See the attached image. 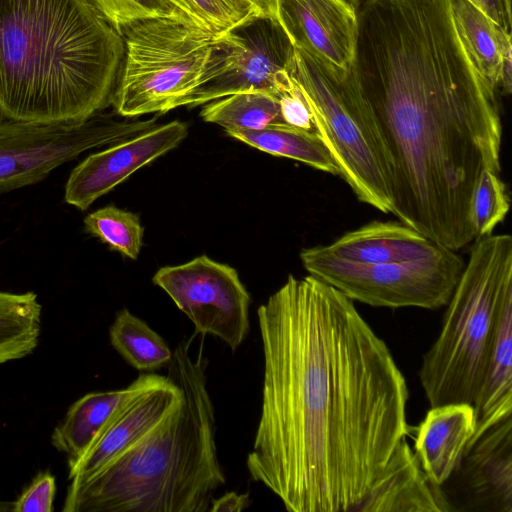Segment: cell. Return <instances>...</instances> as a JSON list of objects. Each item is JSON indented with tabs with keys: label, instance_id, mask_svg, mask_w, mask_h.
Here are the masks:
<instances>
[{
	"label": "cell",
	"instance_id": "obj_12",
	"mask_svg": "<svg viewBox=\"0 0 512 512\" xmlns=\"http://www.w3.org/2000/svg\"><path fill=\"white\" fill-rule=\"evenodd\" d=\"M187 135V125L174 120L90 154L68 177L64 192L66 203L87 210L135 171L177 147Z\"/></svg>",
	"mask_w": 512,
	"mask_h": 512
},
{
	"label": "cell",
	"instance_id": "obj_31",
	"mask_svg": "<svg viewBox=\"0 0 512 512\" xmlns=\"http://www.w3.org/2000/svg\"><path fill=\"white\" fill-rule=\"evenodd\" d=\"M293 81L291 88L276 95L282 120L287 125L316 132L311 110L298 84Z\"/></svg>",
	"mask_w": 512,
	"mask_h": 512
},
{
	"label": "cell",
	"instance_id": "obj_5",
	"mask_svg": "<svg viewBox=\"0 0 512 512\" xmlns=\"http://www.w3.org/2000/svg\"><path fill=\"white\" fill-rule=\"evenodd\" d=\"M472 244L441 331L422 358L419 379L430 407L473 406L500 315L512 300V237L491 234Z\"/></svg>",
	"mask_w": 512,
	"mask_h": 512
},
{
	"label": "cell",
	"instance_id": "obj_17",
	"mask_svg": "<svg viewBox=\"0 0 512 512\" xmlns=\"http://www.w3.org/2000/svg\"><path fill=\"white\" fill-rule=\"evenodd\" d=\"M474 430L471 404L430 407L417 428L414 452L432 484L442 486L452 476Z\"/></svg>",
	"mask_w": 512,
	"mask_h": 512
},
{
	"label": "cell",
	"instance_id": "obj_30",
	"mask_svg": "<svg viewBox=\"0 0 512 512\" xmlns=\"http://www.w3.org/2000/svg\"><path fill=\"white\" fill-rule=\"evenodd\" d=\"M55 492V477L49 471L40 472L13 502L12 512H51Z\"/></svg>",
	"mask_w": 512,
	"mask_h": 512
},
{
	"label": "cell",
	"instance_id": "obj_8",
	"mask_svg": "<svg viewBox=\"0 0 512 512\" xmlns=\"http://www.w3.org/2000/svg\"><path fill=\"white\" fill-rule=\"evenodd\" d=\"M300 259L309 275L352 301L373 307L428 310L447 305L465 265L456 251L444 247L419 260L363 264L333 257L318 245L303 249Z\"/></svg>",
	"mask_w": 512,
	"mask_h": 512
},
{
	"label": "cell",
	"instance_id": "obj_19",
	"mask_svg": "<svg viewBox=\"0 0 512 512\" xmlns=\"http://www.w3.org/2000/svg\"><path fill=\"white\" fill-rule=\"evenodd\" d=\"M161 377L153 373L141 374L124 389L91 392L79 398L53 430L52 445L67 455L68 464L75 462L126 401L154 385Z\"/></svg>",
	"mask_w": 512,
	"mask_h": 512
},
{
	"label": "cell",
	"instance_id": "obj_3",
	"mask_svg": "<svg viewBox=\"0 0 512 512\" xmlns=\"http://www.w3.org/2000/svg\"><path fill=\"white\" fill-rule=\"evenodd\" d=\"M121 34L89 0H0V113L35 123L81 122L115 89Z\"/></svg>",
	"mask_w": 512,
	"mask_h": 512
},
{
	"label": "cell",
	"instance_id": "obj_22",
	"mask_svg": "<svg viewBox=\"0 0 512 512\" xmlns=\"http://www.w3.org/2000/svg\"><path fill=\"white\" fill-rule=\"evenodd\" d=\"M231 137L274 156L297 160L322 172L337 174L338 168L320 135L285 123L263 129L225 130Z\"/></svg>",
	"mask_w": 512,
	"mask_h": 512
},
{
	"label": "cell",
	"instance_id": "obj_28",
	"mask_svg": "<svg viewBox=\"0 0 512 512\" xmlns=\"http://www.w3.org/2000/svg\"><path fill=\"white\" fill-rule=\"evenodd\" d=\"M509 207V194L500 173L484 170L470 204V219L475 238L493 234L495 228L504 221Z\"/></svg>",
	"mask_w": 512,
	"mask_h": 512
},
{
	"label": "cell",
	"instance_id": "obj_18",
	"mask_svg": "<svg viewBox=\"0 0 512 512\" xmlns=\"http://www.w3.org/2000/svg\"><path fill=\"white\" fill-rule=\"evenodd\" d=\"M319 247L338 259L363 264L414 261L443 248L399 220L372 221Z\"/></svg>",
	"mask_w": 512,
	"mask_h": 512
},
{
	"label": "cell",
	"instance_id": "obj_23",
	"mask_svg": "<svg viewBox=\"0 0 512 512\" xmlns=\"http://www.w3.org/2000/svg\"><path fill=\"white\" fill-rule=\"evenodd\" d=\"M41 312L34 292L0 291V365L34 351L41 333Z\"/></svg>",
	"mask_w": 512,
	"mask_h": 512
},
{
	"label": "cell",
	"instance_id": "obj_27",
	"mask_svg": "<svg viewBox=\"0 0 512 512\" xmlns=\"http://www.w3.org/2000/svg\"><path fill=\"white\" fill-rule=\"evenodd\" d=\"M182 16L217 37L258 15L245 0H166Z\"/></svg>",
	"mask_w": 512,
	"mask_h": 512
},
{
	"label": "cell",
	"instance_id": "obj_34",
	"mask_svg": "<svg viewBox=\"0 0 512 512\" xmlns=\"http://www.w3.org/2000/svg\"><path fill=\"white\" fill-rule=\"evenodd\" d=\"M256 11L258 15H263L278 19L277 6L278 0H245Z\"/></svg>",
	"mask_w": 512,
	"mask_h": 512
},
{
	"label": "cell",
	"instance_id": "obj_26",
	"mask_svg": "<svg viewBox=\"0 0 512 512\" xmlns=\"http://www.w3.org/2000/svg\"><path fill=\"white\" fill-rule=\"evenodd\" d=\"M84 229L123 256L132 260L138 258L144 228L137 214L107 205L84 218Z\"/></svg>",
	"mask_w": 512,
	"mask_h": 512
},
{
	"label": "cell",
	"instance_id": "obj_16",
	"mask_svg": "<svg viewBox=\"0 0 512 512\" xmlns=\"http://www.w3.org/2000/svg\"><path fill=\"white\" fill-rule=\"evenodd\" d=\"M355 512H451L440 486L430 482L402 439Z\"/></svg>",
	"mask_w": 512,
	"mask_h": 512
},
{
	"label": "cell",
	"instance_id": "obj_11",
	"mask_svg": "<svg viewBox=\"0 0 512 512\" xmlns=\"http://www.w3.org/2000/svg\"><path fill=\"white\" fill-rule=\"evenodd\" d=\"M153 283L191 320L196 333L218 337L232 351L246 339L250 295L233 267L201 255L160 268Z\"/></svg>",
	"mask_w": 512,
	"mask_h": 512
},
{
	"label": "cell",
	"instance_id": "obj_4",
	"mask_svg": "<svg viewBox=\"0 0 512 512\" xmlns=\"http://www.w3.org/2000/svg\"><path fill=\"white\" fill-rule=\"evenodd\" d=\"M178 343L169 376L181 401L156 425L90 477L70 483L63 512H206L225 484L217 456L214 407L203 343Z\"/></svg>",
	"mask_w": 512,
	"mask_h": 512
},
{
	"label": "cell",
	"instance_id": "obj_32",
	"mask_svg": "<svg viewBox=\"0 0 512 512\" xmlns=\"http://www.w3.org/2000/svg\"><path fill=\"white\" fill-rule=\"evenodd\" d=\"M505 31L511 33V0H469Z\"/></svg>",
	"mask_w": 512,
	"mask_h": 512
},
{
	"label": "cell",
	"instance_id": "obj_24",
	"mask_svg": "<svg viewBox=\"0 0 512 512\" xmlns=\"http://www.w3.org/2000/svg\"><path fill=\"white\" fill-rule=\"evenodd\" d=\"M109 338L114 349L139 371L153 372L172 358L168 343L126 308L116 314Z\"/></svg>",
	"mask_w": 512,
	"mask_h": 512
},
{
	"label": "cell",
	"instance_id": "obj_37",
	"mask_svg": "<svg viewBox=\"0 0 512 512\" xmlns=\"http://www.w3.org/2000/svg\"><path fill=\"white\" fill-rule=\"evenodd\" d=\"M349 2L356 10L359 8V6L365 1V0H346Z\"/></svg>",
	"mask_w": 512,
	"mask_h": 512
},
{
	"label": "cell",
	"instance_id": "obj_20",
	"mask_svg": "<svg viewBox=\"0 0 512 512\" xmlns=\"http://www.w3.org/2000/svg\"><path fill=\"white\" fill-rule=\"evenodd\" d=\"M457 32L474 66L498 91L505 59L512 55L511 33L469 0H451Z\"/></svg>",
	"mask_w": 512,
	"mask_h": 512
},
{
	"label": "cell",
	"instance_id": "obj_35",
	"mask_svg": "<svg viewBox=\"0 0 512 512\" xmlns=\"http://www.w3.org/2000/svg\"><path fill=\"white\" fill-rule=\"evenodd\" d=\"M512 88V55L508 56L503 64L498 90L509 95Z\"/></svg>",
	"mask_w": 512,
	"mask_h": 512
},
{
	"label": "cell",
	"instance_id": "obj_29",
	"mask_svg": "<svg viewBox=\"0 0 512 512\" xmlns=\"http://www.w3.org/2000/svg\"><path fill=\"white\" fill-rule=\"evenodd\" d=\"M120 33L137 19L155 16H182L166 0H89Z\"/></svg>",
	"mask_w": 512,
	"mask_h": 512
},
{
	"label": "cell",
	"instance_id": "obj_25",
	"mask_svg": "<svg viewBox=\"0 0 512 512\" xmlns=\"http://www.w3.org/2000/svg\"><path fill=\"white\" fill-rule=\"evenodd\" d=\"M200 116L225 130H259L284 123L277 97L263 91L240 92L215 99L204 105Z\"/></svg>",
	"mask_w": 512,
	"mask_h": 512
},
{
	"label": "cell",
	"instance_id": "obj_21",
	"mask_svg": "<svg viewBox=\"0 0 512 512\" xmlns=\"http://www.w3.org/2000/svg\"><path fill=\"white\" fill-rule=\"evenodd\" d=\"M479 432L512 414V300L500 315L486 373L473 404Z\"/></svg>",
	"mask_w": 512,
	"mask_h": 512
},
{
	"label": "cell",
	"instance_id": "obj_1",
	"mask_svg": "<svg viewBox=\"0 0 512 512\" xmlns=\"http://www.w3.org/2000/svg\"><path fill=\"white\" fill-rule=\"evenodd\" d=\"M264 377L246 466L290 512H355L410 434L409 391L353 301L289 275L257 310Z\"/></svg>",
	"mask_w": 512,
	"mask_h": 512
},
{
	"label": "cell",
	"instance_id": "obj_36",
	"mask_svg": "<svg viewBox=\"0 0 512 512\" xmlns=\"http://www.w3.org/2000/svg\"><path fill=\"white\" fill-rule=\"evenodd\" d=\"M13 502L0 501V512H12Z\"/></svg>",
	"mask_w": 512,
	"mask_h": 512
},
{
	"label": "cell",
	"instance_id": "obj_33",
	"mask_svg": "<svg viewBox=\"0 0 512 512\" xmlns=\"http://www.w3.org/2000/svg\"><path fill=\"white\" fill-rule=\"evenodd\" d=\"M250 506L247 494L227 492L221 497L213 498L209 511L211 512H239Z\"/></svg>",
	"mask_w": 512,
	"mask_h": 512
},
{
	"label": "cell",
	"instance_id": "obj_6",
	"mask_svg": "<svg viewBox=\"0 0 512 512\" xmlns=\"http://www.w3.org/2000/svg\"><path fill=\"white\" fill-rule=\"evenodd\" d=\"M291 75L311 110L316 132L338 175L359 201L382 213L393 208L391 166L375 117L354 70L335 68L295 48Z\"/></svg>",
	"mask_w": 512,
	"mask_h": 512
},
{
	"label": "cell",
	"instance_id": "obj_15",
	"mask_svg": "<svg viewBox=\"0 0 512 512\" xmlns=\"http://www.w3.org/2000/svg\"><path fill=\"white\" fill-rule=\"evenodd\" d=\"M183 393L169 377L126 401L111 417L86 452L68 464L72 483L84 481L165 417L182 399Z\"/></svg>",
	"mask_w": 512,
	"mask_h": 512
},
{
	"label": "cell",
	"instance_id": "obj_10",
	"mask_svg": "<svg viewBox=\"0 0 512 512\" xmlns=\"http://www.w3.org/2000/svg\"><path fill=\"white\" fill-rule=\"evenodd\" d=\"M145 120H116L95 114L72 123L0 121V193L33 185L83 152L108 146L156 126Z\"/></svg>",
	"mask_w": 512,
	"mask_h": 512
},
{
	"label": "cell",
	"instance_id": "obj_13",
	"mask_svg": "<svg viewBox=\"0 0 512 512\" xmlns=\"http://www.w3.org/2000/svg\"><path fill=\"white\" fill-rule=\"evenodd\" d=\"M278 20L295 48L339 69L354 65L357 10L346 0H278Z\"/></svg>",
	"mask_w": 512,
	"mask_h": 512
},
{
	"label": "cell",
	"instance_id": "obj_2",
	"mask_svg": "<svg viewBox=\"0 0 512 512\" xmlns=\"http://www.w3.org/2000/svg\"><path fill=\"white\" fill-rule=\"evenodd\" d=\"M354 70L390 160L392 214L457 251L475 239L470 204L500 173L495 90L457 32L451 0H365Z\"/></svg>",
	"mask_w": 512,
	"mask_h": 512
},
{
	"label": "cell",
	"instance_id": "obj_14",
	"mask_svg": "<svg viewBox=\"0 0 512 512\" xmlns=\"http://www.w3.org/2000/svg\"><path fill=\"white\" fill-rule=\"evenodd\" d=\"M465 510L512 512V414L474 432L457 469Z\"/></svg>",
	"mask_w": 512,
	"mask_h": 512
},
{
	"label": "cell",
	"instance_id": "obj_9",
	"mask_svg": "<svg viewBox=\"0 0 512 512\" xmlns=\"http://www.w3.org/2000/svg\"><path fill=\"white\" fill-rule=\"evenodd\" d=\"M295 47L278 19L254 15L214 38L198 85L180 106H198L231 94L277 95L292 87Z\"/></svg>",
	"mask_w": 512,
	"mask_h": 512
},
{
	"label": "cell",
	"instance_id": "obj_7",
	"mask_svg": "<svg viewBox=\"0 0 512 512\" xmlns=\"http://www.w3.org/2000/svg\"><path fill=\"white\" fill-rule=\"evenodd\" d=\"M124 66L115 85L116 113H164L199 83L215 36L183 16L137 19L122 27Z\"/></svg>",
	"mask_w": 512,
	"mask_h": 512
}]
</instances>
